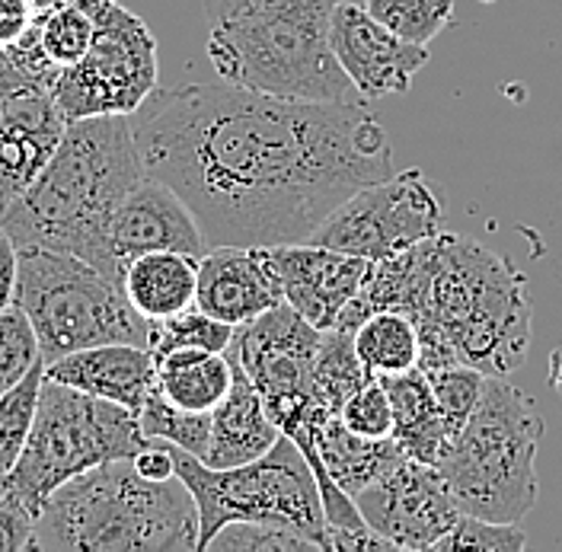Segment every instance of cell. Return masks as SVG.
<instances>
[{"label": "cell", "instance_id": "cell-31", "mask_svg": "<svg viewBox=\"0 0 562 552\" xmlns=\"http://www.w3.org/2000/svg\"><path fill=\"white\" fill-rule=\"evenodd\" d=\"M42 380H45V361L38 358L26 378L0 393V476L13 470V463L20 460L30 441Z\"/></svg>", "mask_w": 562, "mask_h": 552}, {"label": "cell", "instance_id": "cell-38", "mask_svg": "<svg viewBox=\"0 0 562 552\" xmlns=\"http://www.w3.org/2000/svg\"><path fill=\"white\" fill-rule=\"evenodd\" d=\"M339 0H205L209 26L234 23V20H256V16H279L294 10H333Z\"/></svg>", "mask_w": 562, "mask_h": 552}, {"label": "cell", "instance_id": "cell-1", "mask_svg": "<svg viewBox=\"0 0 562 552\" xmlns=\"http://www.w3.org/2000/svg\"><path fill=\"white\" fill-rule=\"evenodd\" d=\"M132 128L144 173L192 207L209 249L304 243L349 195L396 173L384 125L361 103L227 80L154 90Z\"/></svg>", "mask_w": 562, "mask_h": 552}, {"label": "cell", "instance_id": "cell-42", "mask_svg": "<svg viewBox=\"0 0 562 552\" xmlns=\"http://www.w3.org/2000/svg\"><path fill=\"white\" fill-rule=\"evenodd\" d=\"M135 466H138L140 476H147V480H170V476H176L170 441H150V444L135 457Z\"/></svg>", "mask_w": 562, "mask_h": 552}, {"label": "cell", "instance_id": "cell-16", "mask_svg": "<svg viewBox=\"0 0 562 552\" xmlns=\"http://www.w3.org/2000/svg\"><path fill=\"white\" fill-rule=\"evenodd\" d=\"M281 278L284 304H291L316 329H333L368 275V259L316 243L269 246Z\"/></svg>", "mask_w": 562, "mask_h": 552}, {"label": "cell", "instance_id": "cell-36", "mask_svg": "<svg viewBox=\"0 0 562 552\" xmlns=\"http://www.w3.org/2000/svg\"><path fill=\"white\" fill-rule=\"evenodd\" d=\"M316 550L311 540L301 533L276 527V523H252V520H234L221 527L211 537L205 552H311ZM319 552V550H316Z\"/></svg>", "mask_w": 562, "mask_h": 552}, {"label": "cell", "instance_id": "cell-24", "mask_svg": "<svg viewBox=\"0 0 562 552\" xmlns=\"http://www.w3.org/2000/svg\"><path fill=\"white\" fill-rule=\"evenodd\" d=\"M234 383V364L227 351L173 348L154 354V386L179 409L211 413Z\"/></svg>", "mask_w": 562, "mask_h": 552}, {"label": "cell", "instance_id": "cell-3", "mask_svg": "<svg viewBox=\"0 0 562 552\" xmlns=\"http://www.w3.org/2000/svg\"><path fill=\"white\" fill-rule=\"evenodd\" d=\"M38 552H195L199 508L179 476L147 480L109 460L58 485L33 530Z\"/></svg>", "mask_w": 562, "mask_h": 552}, {"label": "cell", "instance_id": "cell-30", "mask_svg": "<svg viewBox=\"0 0 562 552\" xmlns=\"http://www.w3.org/2000/svg\"><path fill=\"white\" fill-rule=\"evenodd\" d=\"M33 30L45 58L58 70H65L87 55L93 42V13L83 0H68L58 10L33 20Z\"/></svg>", "mask_w": 562, "mask_h": 552}, {"label": "cell", "instance_id": "cell-26", "mask_svg": "<svg viewBox=\"0 0 562 552\" xmlns=\"http://www.w3.org/2000/svg\"><path fill=\"white\" fill-rule=\"evenodd\" d=\"M355 351L374 378L409 371L419 364V329L403 313H371L355 326Z\"/></svg>", "mask_w": 562, "mask_h": 552}, {"label": "cell", "instance_id": "cell-35", "mask_svg": "<svg viewBox=\"0 0 562 552\" xmlns=\"http://www.w3.org/2000/svg\"><path fill=\"white\" fill-rule=\"evenodd\" d=\"M428 383L435 390V399L441 406V415L451 428V435L463 431V425L470 421V415L480 403V393H483V383H486V374L470 368V364H454V368H441V371H431L428 374Z\"/></svg>", "mask_w": 562, "mask_h": 552}, {"label": "cell", "instance_id": "cell-4", "mask_svg": "<svg viewBox=\"0 0 562 552\" xmlns=\"http://www.w3.org/2000/svg\"><path fill=\"white\" fill-rule=\"evenodd\" d=\"M431 316L454 342L463 364L505 378L525 364L530 348L527 278L490 246L438 234Z\"/></svg>", "mask_w": 562, "mask_h": 552}, {"label": "cell", "instance_id": "cell-40", "mask_svg": "<svg viewBox=\"0 0 562 552\" xmlns=\"http://www.w3.org/2000/svg\"><path fill=\"white\" fill-rule=\"evenodd\" d=\"M16 281H20V246L0 227V313L16 304Z\"/></svg>", "mask_w": 562, "mask_h": 552}, {"label": "cell", "instance_id": "cell-43", "mask_svg": "<svg viewBox=\"0 0 562 552\" xmlns=\"http://www.w3.org/2000/svg\"><path fill=\"white\" fill-rule=\"evenodd\" d=\"M23 87H33V83L20 74V68L13 65V58L0 48V103H3L10 93L23 90Z\"/></svg>", "mask_w": 562, "mask_h": 552}, {"label": "cell", "instance_id": "cell-28", "mask_svg": "<svg viewBox=\"0 0 562 552\" xmlns=\"http://www.w3.org/2000/svg\"><path fill=\"white\" fill-rule=\"evenodd\" d=\"M140 431L150 441H170L192 457H205L211 438V413H189L173 406L157 386H150L144 406L138 409Z\"/></svg>", "mask_w": 562, "mask_h": 552}, {"label": "cell", "instance_id": "cell-13", "mask_svg": "<svg viewBox=\"0 0 562 552\" xmlns=\"http://www.w3.org/2000/svg\"><path fill=\"white\" fill-rule=\"evenodd\" d=\"M355 505L393 550L431 552L460 518L441 470L409 457H400L381 480L364 485Z\"/></svg>", "mask_w": 562, "mask_h": 552}, {"label": "cell", "instance_id": "cell-23", "mask_svg": "<svg viewBox=\"0 0 562 552\" xmlns=\"http://www.w3.org/2000/svg\"><path fill=\"white\" fill-rule=\"evenodd\" d=\"M122 288L144 319H164L195 304L199 256L189 252H144L128 262Z\"/></svg>", "mask_w": 562, "mask_h": 552}, {"label": "cell", "instance_id": "cell-25", "mask_svg": "<svg viewBox=\"0 0 562 552\" xmlns=\"http://www.w3.org/2000/svg\"><path fill=\"white\" fill-rule=\"evenodd\" d=\"M314 450L316 457L323 460L326 473L342 485L351 498L364 485L381 480L400 457H406L393 438H364V435H355L339 415H333L326 425L316 428Z\"/></svg>", "mask_w": 562, "mask_h": 552}, {"label": "cell", "instance_id": "cell-7", "mask_svg": "<svg viewBox=\"0 0 562 552\" xmlns=\"http://www.w3.org/2000/svg\"><path fill=\"white\" fill-rule=\"evenodd\" d=\"M333 10H294L209 26L211 68L221 80L311 103H361L329 45Z\"/></svg>", "mask_w": 562, "mask_h": 552}, {"label": "cell", "instance_id": "cell-2", "mask_svg": "<svg viewBox=\"0 0 562 552\" xmlns=\"http://www.w3.org/2000/svg\"><path fill=\"white\" fill-rule=\"evenodd\" d=\"M144 176L132 115L77 119L68 122L42 176L0 211V227L20 249L45 246L70 252L122 284L105 230L112 211Z\"/></svg>", "mask_w": 562, "mask_h": 552}, {"label": "cell", "instance_id": "cell-33", "mask_svg": "<svg viewBox=\"0 0 562 552\" xmlns=\"http://www.w3.org/2000/svg\"><path fill=\"white\" fill-rule=\"evenodd\" d=\"M525 547L527 537L518 523H495L460 511L454 527L431 547V552H521Z\"/></svg>", "mask_w": 562, "mask_h": 552}, {"label": "cell", "instance_id": "cell-37", "mask_svg": "<svg viewBox=\"0 0 562 552\" xmlns=\"http://www.w3.org/2000/svg\"><path fill=\"white\" fill-rule=\"evenodd\" d=\"M339 418L349 425L355 435L390 438V431H393V406H390L384 383L374 378L371 383H364L358 393H351L349 399H346V406L339 409Z\"/></svg>", "mask_w": 562, "mask_h": 552}, {"label": "cell", "instance_id": "cell-41", "mask_svg": "<svg viewBox=\"0 0 562 552\" xmlns=\"http://www.w3.org/2000/svg\"><path fill=\"white\" fill-rule=\"evenodd\" d=\"M35 13L30 0H0V48H10L33 26Z\"/></svg>", "mask_w": 562, "mask_h": 552}, {"label": "cell", "instance_id": "cell-20", "mask_svg": "<svg viewBox=\"0 0 562 552\" xmlns=\"http://www.w3.org/2000/svg\"><path fill=\"white\" fill-rule=\"evenodd\" d=\"M45 378L138 413L154 386V354L150 348L128 342L80 348L45 364Z\"/></svg>", "mask_w": 562, "mask_h": 552}, {"label": "cell", "instance_id": "cell-17", "mask_svg": "<svg viewBox=\"0 0 562 552\" xmlns=\"http://www.w3.org/2000/svg\"><path fill=\"white\" fill-rule=\"evenodd\" d=\"M68 119L52 90L23 87L0 103V211L16 202L65 138Z\"/></svg>", "mask_w": 562, "mask_h": 552}, {"label": "cell", "instance_id": "cell-6", "mask_svg": "<svg viewBox=\"0 0 562 552\" xmlns=\"http://www.w3.org/2000/svg\"><path fill=\"white\" fill-rule=\"evenodd\" d=\"M147 444L135 409L45 378L30 441L0 476V492L38 518L58 485L109 460H135Z\"/></svg>", "mask_w": 562, "mask_h": 552}, {"label": "cell", "instance_id": "cell-11", "mask_svg": "<svg viewBox=\"0 0 562 552\" xmlns=\"http://www.w3.org/2000/svg\"><path fill=\"white\" fill-rule=\"evenodd\" d=\"M83 3L93 13V42L77 65L58 74L52 97L68 122L90 115H135L157 90V38L122 0Z\"/></svg>", "mask_w": 562, "mask_h": 552}, {"label": "cell", "instance_id": "cell-21", "mask_svg": "<svg viewBox=\"0 0 562 552\" xmlns=\"http://www.w3.org/2000/svg\"><path fill=\"white\" fill-rule=\"evenodd\" d=\"M231 364H234V383L227 396L211 409L209 450L202 457V463H209L214 470L252 463L262 453H269L281 438L279 425L266 413V403L259 390L252 386V380L246 378V371L237 361Z\"/></svg>", "mask_w": 562, "mask_h": 552}, {"label": "cell", "instance_id": "cell-39", "mask_svg": "<svg viewBox=\"0 0 562 552\" xmlns=\"http://www.w3.org/2000/svg\"><path fill=\"white\" fill-rule=\"evenodd\" d=\"M35 518L10 495L0 492V550L20 552L33 550Z\"/></svg>", "mask_w": 562, "mask_h": 552}, {"label": "cell", "instance_id": "cell-29", "mask_svg": "<svg viewBox=\"0 0 562 552\" xmlns=\"http://www.w3.org/2000/svg\"><path fill=\"white\" fill-rule=\"evenodd\" d=\"M231 323L214 319L199 304L186 311L164 316V319H147V348L150 354H164L173 348H209V351H227L234 339Z\"/></svg>", "mask_w": 562, "mask_h": 552}, {"label": "cell", "instance_id": "cell-9", "mask_svg": "<svg viewBox=\"0 0 562 552\" xmlns=\"http://www.w3.org/2000/svg\"><path fill=\"white\" fill-rule=\"evenodd\" d=\"M16 304L33 323L45 364L109 342L147 348V319L125 288L70 252L23 246Z\"/></svg>", "mask_w": 562, "mask_h": 552}, {"label": "cell", "instance_id": "cell-8", "mask_svg": "<svg viewBox=\"0 0 562 552\" xmlns=\"http://www.w3.org/2000/svg\"><path fill=\"white\" fill-rule=\"evenodd\" d=\"M170 450L176 476L189 485L199 508L195 552L209 550L211 537L234 520L288 527L311 540L319 552H329L319 485L307 457L288 435H281L272 450L259 460L231 470H214L176 444H170Z\"/></svg>", "mask_w": 562, "mask_h": 552}, {"label": "cell", "instance_id": "cell-22", "mask_svg": "<svg viewBox=\"0 0 562 552\" xmlns=\"http://www.w3.org/2000/svg\"><path fill=\"white\" fill-rule=\"evenodd\" d=\"M378 380L384 383L390 406H393L390 438L409 460L438 466L454 444V435L441 415L428 374L419 368H409L400 374H381Z\"/></svg>", "mask_w": 562, "mask_h": 552}, {"label": "cell", "instance_id": "cell-14", "mask_svg": "<svg viewBox=\"0 0 562 552\" xmlns=\"http://www.w3.org/2000/svg\"><path fill=\"white\" fill-rule=\"evenodd\" d=\"M329 45L361 100L409 93L416 74L428 65V45L390 33L351 0H339L329 13Z\"/></svg>", "mask_w": 562, "mask_h": 552}, {"label": "cell", "instance_id": "cell-15", "mask_svg": "<svg viewBox=\"0 0 562 552\" xmlns=\"http://www.w3.org/2000/svg\"><path fill=\"white\" fill-rule=\"evenodd\" d=\"M105 246L119 275H125L128 262L144 252H189L199 259L209 252L192 207L154 176H144L112 211Z\"/></svg>", "mask_w": 562, "mask_h": 552}, {"label": "cell", "instance_id": "cell-18", "mask_svg": "<svg viewBox=\"0 0 562 552\" xmlns=\"http://www.w3.org/2000/svg\"><path fill=\"white\" fill-rule=\"evenodd\" d=\"M195 304L231 326H244L284 304L269 246H211L199 259Z\"/></svg>", "mask_w": 562, "mask_h": 552}, {"label": "cell", "instance_id": "cell-19", "mask_svg": "<svg viewBox=\"0 0 562 552\" xmlns=\"http://www.w3.org/2000/svg\"><path fill=\"white\" fill-rule=\"evenodd\" d=\"M435 266H438V237L371 262L358 294L351 297V304L342 311L336 326L355 329L364 316L381 311L403 313L413 323L425 319L431 313Z\"/></svg>", "mask_w": 562, "mask_h": 552}, {"label": "cell", "instance_id": "cell-27", "mask_svg": "<svg viewBox=\"0 0 562 552\" xmlns=\"http://www.w3.org/2000/svg\"><path fill=\"white\" fill-rule=\"evenodd\" d=\"M371 380L374 374L364 368V361L355 351V329H346V326L323 329L314 364L316 396L323 399V406L333 415H339L351 393H358Z\"/></svg>", "mask_w": 562, "mask_h": 552}, {"label": "cell", "instance_id": "cell-34", "mask_svg": "<svg viewBox=\"0 0 562 552\" xmlns=\"http://www.w3.org/2000/svg\"><path fill=\"white\" fill-rule=\"evenodd\" d=\"M42 358L38 336L20 304L0 313V393L26 378Z\"/></svg>", "mask_w": 562, "mask_h": 552}, {"label": "cell", "instance_id": "cell-10", "mask_svg": "<svg viewBox=\"0 0 562 552\" xmlns=\"http://www.w3.org/2000/svg\"><path fill=\"white\" fill-rule=\"evenodd\" d=\"M323 329L291 304H279L234 329L227 358L237 361L259 390L266 413L301 453L314 450V435L333 413L316 396L314 364Z\"/></svg>", "mask_w": 562, "mask_h": 552}, {"label": "cell", "instance_id": "cell-32", "mask_svg": "<svg viewBox=\"0 0 562 552\" xmlns=\"http://www.w3.org/2000/svg\"><path fill=\"white\" fill-rule=\"evenodd\" d=\"M364 10L400 38L428 45L448 30L454 0H364Z\"/></svg>", "mask_w": 562, "mask_h": 552}, {"label": "cell", "instance_id": "cell-12", "mask_svg": "<svg viewBox=\"0 0 562 552\" xmlns=\"http://www.w3.org/2000/svg\"><path fill=\"white\" fill-rule=\"evenodd\" d=\"M438 234L441 199L422 170H406L358 189L304 243L378 262Z\"/></svg>", "mask_w": 562, "mask_h": 552}, {"label": "cell", "instance_id": "cell-5", "mask_svg": "<svg viewBox=\"0 0 562 552\" xmlns=\"http://www.w3.org/2000/svg\"><path fill=\"white\" fill-rule=\"evenodd\" d=\"M540 438L543 418L525 393L505 378H486L470 421L438 463L457 508L495 523H521L540 495Z\"/></svg>", "mask_w": 562, "mask_h": 552}]
</instances>
